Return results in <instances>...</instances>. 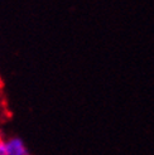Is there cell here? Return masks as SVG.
Wrapping results in <instances>:
<instances>
[{
	"label": "cell",
	"mask_w": 154,
	"mask_h": 155,
	"mask_svg": "<svg viewBox=\"0 0 154 155\" xmlns=\"http://www.w3.org/2000/svg\"><path fill=\"white\" fill-rule=\"evenodd\" d=\"M6 150L8 155H29L24 143L18 137H13L9 141H6Z\"/></svg>",
	"instance_id": "1"
},
{
	"label": "cell",
	"mask_w": 154,
	"mask_h": 155,
	"mask_svg": "<svg viewBox=\"0 0 154 155\" xmlns=\"http://www.w3.org/2000/svg\"><path fill=\"white\" fill-rule=\"evenodd\" d=\"M0 155H8V150H6V143H4L2 139H0Z\"/></svg>",
	"instance_id": "2"
}]
</instances>
